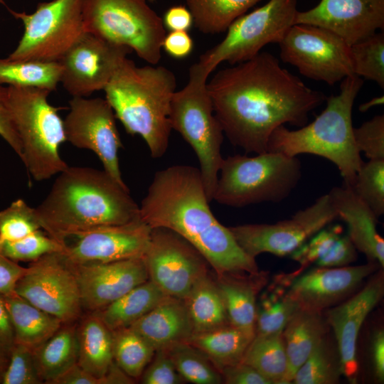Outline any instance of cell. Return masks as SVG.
Listing matches in <instances>:
<instances>
[{
  "mask_svg": "<svg viewBox=\"0 0 384 384\" xmlns=\"http://www.w3.org/2000/svg\"><path fill=\"white\" fill-rule=\"evenodd\" d=\"M213 111L230 142L246 152L267 151L273 131L302 127L327 97L306 86L268 52L218 70L207 82Z\"/></svg>",
  "mask_w": 384,
  "mask_h": 384,
  "instance_id": "cell-1",
  "label": "cell"
},
{
  "mask_svg": "<svg viewBox=\"0 0 384 384\" xmlns=\"http://www.w3.org/2000/svg\"><path fill=\"white\" fill-rule=\"evenodd\" d=\"M199 169L176 165L157 171L139 206L151 228H165L192 245L216 276L259 274L255 258L240 247L229 228L214 216Z\"/></svg>",
  "mask_w": 384,
  "mask_h": 384,
  "instance_id": "cell-2",
  "label": "cell"
},
{
  "mask_svg": "<svg viewBox=\"0 0 384 384\" xmlns=\"http://www.w3.org/2000/svg\"><path fill=\"white\" fill-rule=\"evenodd\" d=\"M58 175L47 196L34 208L41 228L56 240L65 243L92 228L140 218L128 187L105 171L68 166Z\"/></svg>",
  "mask_w": 384,
  "mask_h": 384,
  "instance_id": "cell-3",
  "label": "cell"
},
{
  "mask_svg": "<svg viewBox=\"0 0 384 384\" xmlns=\"http://www.w3.org/2000/svg\"><path fill=\"white\" fill-rule=\"evenodd\" d=\"M176 88V76L166 67H139L127 58L103 90L116 118L127 133L143 138L154 159L162 157L169 146Z\"/></svg>",
  "mask_w": 384,
  "mask_h": 384,
  "instance_id": "cell-4",
  "label": "cell"
},
{
  "mask_svg": "<svg viewBox=\"0 0 384 384\" xmlns=\"http://www.w3.org/2000/svg\"><path fill=\"white\" fill-rule=\"evenodd\" d=\"M363 80L356 75L341 80L336 95L327 97L325 109L309 124L296 130L281 125L272 133L267 151L289 156L314 154L338 168L344 186L351 187L363 163L353 137L352 111Z\"/></svg>",
  "mask_w": 384,
  "mask_h": 384,
  "instance_id": "cell-5",
  "label": "cell"
},
{
  "mask_svg": "<svg viewBox=\"0 0 384 384\" xmlns=\"http://www.w3.org/2000/svg\"><path fill=\"white\" fill-rule=\"evenodd\" d=\"M212 72L201 61L191 65L188 83L172 97L170 121L195 151L206 195L213 200L223 160V131L213 111L207 88Z\"/></svg>",
  "mask_w": 384,
  "mask_h": 384,
  "instance_id": "cell-6",
  "label": "cell"
},
{
  "mask_svg": "<svg viewBox=\"0 0 384 384\" xmlns=\"http://www.w3.org/2000/svg\"><path fill=\"white\" fill-rule=\"evenodd\" d=\"M50 91L7 87V103L22 146L21 160L32 177L45 181L68 166L60 155L66 142L63 120L48 102Z\"/></svg>",
  "mask_w": 384,
  "mask_h": 384,
  "instance_id": "cell-7",
  "label": "cell"
},
{
  "mask_svg": "<svg viewBox=\"0 0 384 384\" xmlns=\"http://www.w3.org/2000/svg\"><path fill=\"white\" fill-rule=\"evenodd\" d=\"M302 178L297 156L267 151L250 157L236 154L223 159L213 200L241 208L283 201Z\"/></svg>",
  "mask_w": 384,
  "mask_h": 384,
  "instance_id": "cell-8",
  "label": "cell"
},
{
  "mask_svg": "<svg viewBox=\"0 0 384 384\" xmlns=\"http://www.w3.org/2000/svg\"><path fill=\"white\" fill-rule=\"evenodd\" d=\"M85 32L127 46L150 65H157L166 36L162 18L146 0H83Z\"/></svg>",
  "mask_w": 384,
  "mask_h": 384,
  "instance_id": "cell-9",
  "label": "cell"
},
{
  "mask_svg": "<svg viewBox=\"0 0 384 384\" xmlns=\"http://www.w3.org/2000/svg\"><path fill=\"white\" fill-rule=\"evenodd\" d=\"M7 10L24 26L13 60L58 62L85 33L82 20L83 0H53L41 2L32 14Z\"/></svg>",
  "mask_w": 384,
  "mask_h": 384,
  "instance_id": "cell-10",
  "label": "cell"
},
{
  "mask_svg": "<svg viewBox=\"0 0 384 384\" xmlns=\"http://www.w3.org/2000/svg\"><path fill=\"white\" fill-rule=\"evenodd\" d=\"M297 0H270L233 21L225 37L202 54L199 61L213 72L223 62L235 65L250 60L270 43H279L295 23Z\"/></svg>",
  "mask_w": 384,
  "mask_h": 384,
  "instance_id": "cell-11",
  "label": "cell"
},
{
  "mask_svg": "<svg viewBox=\"0 0 384 384\" xmlns=\"http://www.w3.org/2000/svg\"><path fill=\"white\" fill-rule=\"evenodd\" d=\"M278 44L281 60L306 78L333 85L354 75L350 46L326 28L295 23Z\"/></svg>",
  "mask_w": 384,
  "mask_h": 384,
  "instance_id": "cell-12",
  "label": "cell"
},
{
  "mask_svg": "<svg viewBox=\"0 0 384 384\" xmlns=\"http://www.w3.org/2000/svg\"><path fill=\"white\" fill-rule=\"evenodd\" d=\"M14 292L63 324L75 321L82 309L73 265L63 252L49 253L31 262Z\"/></svg>",
  "mask_w": 384,
  "mask_h": 384,
  "instance_id": "cell-13",
  "label": "cell"
},
{
  "mask_svg": "<svg viewBox=\"0 0 384 384\" xmlns=\"http://www.w3.org/2000/svg\"><path fill=\"white\" fill-rule=\"evenodd\" d=\"M338 218L329 194L291 218L273 224H245L229 227L240 247L255 258L267 252L278 257L291 255L313 235Z\"/></svg>",
  "mask_w": 384,
  "mask_h": 384,
  "instance_id": "cell-14",
  "label": "cell"
},
{
  "mask_svg": "<svg viewBox=\"0 0 384 384\" xmlns=\"http://www.w3.org/2000/svg\"><path fill=\"white\" fill-rule=\"evenodd\" d=\"M151 280L166 296L183 299L207 274V261L188 241L165 228H151L143 257Z\"/></svg>",
  "mask_w": 384,
  "mask_h": 384,
  "instance_id": "cell-15",
  "label": "cell"
},
{
  "mask_svg": "<svg viewBox=\"0 0 384 384\" xmlns=\"http://www.w3.org/2000/svg\"><path fill=\"white\" fill-rule=\"evenodd\" d=\"M64 122L66 142L93 151L105 171L122 186L119 150L122 147L114 112L106 99L74 97Z\"/></svg>",
  "mask_w": 384,
  "mask_h": 384,
  "instance_id": "cell-16",
  "label": "cell"
},
{
  "mask_svg": "<svg viewBox=\"0 0 384 384\" xmlns=\"http://www.w3.org/2000/svg\"><path fill=\"white\" fill-rule=\"evenodd\" d=\"M132 50L88 32L69 48L58 61L60 82L73 97H87L104 90L127 55Z\"/></svg>",
  "mask_w": 384,
  "mask_h": 384,
  "instance_id": "cell-17",
  "label": "cell"
},
{
  "mask_svg": "<svg viewBox=\"0 0 384 384\" xmlns=\"http://www.w3.org/2000/svg\"><path fill=\"white\" fill-rule=\"evenodd\" d=\"M151 232L140 218L124 224L100 226L71 237L73 242H65L63 252L73 263L143 258Z\"/></svg>",
  "mask_w": 384,
  "mask_h": 384,
  "instance_id": "cell-18",
  "label": "cell"
},
{
  "mask_svg": "<svg viewBox=\"0 0 384 384\" xmlns=\"http://www.w3.org/2000/svg\"><path fill=\"white\" fill-rule=\"evenodd\" d=\"M378 267L369 261L356 266L316 267L294 276L286 292L299 309L321 313L348 298Z\"/></svg>",
  "mask_w": 384,
  "mask_h": 384,
  "instance_id": "cell-19",
  "label": "cell"
},
{
  "mask_svg": "<svg viewBox=\"0 0 384 384\" xmlns=\"http://www.w3.org/2000/svg\"><path fill=\"white\" fill-rule=\"evenodd\" d=\"M383 293V273L380 271L360 291L326 311V321L336 340L342 375L351 383H356L358 374L356 347L360 330Z\"/></svg>",
  "mask_w": 384,
  "mask_h": 384,
  "instance_id": "cell-20",
  "label": "cell"
},
{
  "mask_svg": "<svg viewBox=\"0 0 384 384\" xmlns=\"http://www.w3.org/2000/svg\"><path fill=\"white\" fill-rule=\"evenodd\" d=\"M82 309L99 310L149 279L142 257L73 263Z\"/></svg>",
  "mask_w": 384,
  "mask_h": 384,
  "instance_id": "cell-21",
  "label": "cell"
},
{
  "mask_svg": "<svg viewBox=\"0 0 384 384\" xmlns=\"http://www.w3.org/2000/svg\"><path fill=\"white\" fill-rule=\"evenodd\" d=\"M295 23L326 28L351 46L383 31L384 0H321L309 10L298 11Z\"/></svg>",
  "mask_w": 384,
  "mask_h": 384,
  "instance_id": "cell-22",
  "label": "cell"
},
{
  "mask_svg": "<svg viewBox=\"0 0 384 384\" xmlns=\"http://www.w3.org/2000/svg\"><path fill=\"white\" fill-rule=\"evenodd\" d=\"M328 194L338 218L346 223L348 236L356 250L383 268L384 240L377 231L378 218L349 187L335 186Z\"/></svg>",
  "mask_w": 384,
  "mask_h": 384,
  "instance_id": "cell-23",
  "label": "cell"
},
{
  "mask_svg": "<svg viewBox=\"0 0 384 384\" xmlns=\"http://www.w3.org/2000/svg\"><path fill=\"white\" fill-rule=\"evenodd\" d=\"M155 350L187 342L193 328L184 300L164 296L149 312L129 326Z\"/></svg>",
  "mask_w": 384,
  "mask_h": 384,
  "instance_id": "cell-24",
  "label": "cell"
},
{
  "mask_svg": "<svg viewBox=\"0 0 384 384\" xmlns=\"http://www.w3.org/2000/svg\"><path fill=\"white\" fill-rule=\"evenodd\" d=\"M326 321L321 313L298 309L282 331L288 361L287 381L292 380L308 356L326 336Z\"/></svg>",
  "mask_w": 384,
  "mask_h": 384,
  "instance_id": "cell-25",
  "label": "cell"
},
{
  "mask_svg": "<svg viewBox=\"0 0 384 384\" xmlns=\"http://www.w3.org/2000/svg\"><path fill=\"white\" fill-rule=\"evenodd\" d=\"M76 334L77 363L105 384L104 376L114 363L112 331L93 312L76 326Z\"/></svg>",
  "mask_w": 384,
  "mask_h": 384,
  "instance_id": "cell-26",
  "label": "cell"
},
{
  "mask_svg": "<svg viewBox=\"0 0 384 384\" xmlns=\"http://www.w3.org/2000/svg\"><path fill=\"white\" fill-rule=\"evenodd\" d=\"M2 296L14 329L15 343L33 351L63 324L16 293Z\"/></svg>",
  "mask_w": 384,
  "mask_h": 384,
  "instance_id": "cell-27",
  "label": "cell"
},
{
  "mask_svg": "<svg viewBox=\"0 0 384 384\" xmlns=\"http://www.w3.org/2000/svg\"><path fill=\"white\" fill-rule=\"evenodd\" d=\"M255 336L228 324L212 331L193 334L187 343L203 353L220 371L242 361Z\"/></svg>",
  "mask_w": 384,
  "mask_h": 384,
  "instance_id": "cell-28",
  "label": "cell"
},
{
  "mask_svg": "<svg viewBox=\"0 0 384 384\" xmlns=\"http://www.w3.org/2000/svg\"><path fill=\"white\" fill-rule=\"evenodd\" d=\"M63 324L49 338L34 349L38 374L43 383L53 384L77 363L78 346L76 326Z\"/></svg>",
  "mask_w": 384,
  "mask_h": 384,
  "instance_id": "cell-29",
  "label": "cell"
},
{
  "mask_svg": "<svg viewBox=\"0 0 384 384\" xmlns=\"http://www.w3.org/2000/svg\"><path fill=\"white\" fill-rule=\"evenodd\" d=\"M242 273L217 277L215 282L223 298L230 324L255 335L256 294L261 282Z\"/></svg>",
  "mask_w": 384,
  "mask_h": 384,
  "instance_id": "cell-30",
  "label": "cell"
},
{
  "mask_svg": "<svg viewBox=\"0 0 384 384\" xmlns=\"http://www.w3.org/2000/svg\"><path fill=\"white\" fill-rule=\"evenodd\" d=\"M166 295L151 280L93 311L112 331L131 326Z\"/></svg>",
  "mask_w": 384,
  "mask_h": 384,
  "instance_id": "cell-31",
  "label": "cell"
},
{
  "mask_svg": "<svg viewBox=\"0 0 384 384\" xmlns=\"http://www.w3.org/2000/svg\"><path fill=\"white\" fill-rule=\"evenodd\" d=\"M183 300L193 334L206 332L230 324L215 280L208 274L193 285Z\"/></svg>",
  "mask_w": 384,
  "mask_h": 384,
  "instance_id": "cell-32",
  "label": "cell"
},
{
  "mask_svg": "<svg viewBox=\"0 0 384 384\" xmlns=\"http://www.w3.org/2000/svg\"><path fill=\"white\" fill-rule=\"evenodd\" d=\"M242 362L253 367L272 384L288 383V361L282 332L255 336Z\"/></svg>",
  "mask_w": 384,
  "mask_h": 384,
  "instance_id": "cell-33",
  "label": "cell"
},
{
  "mask_svg": "<svg viewBox=\"0 0 384 384\" xmlns=\"http://www.w3.org/2000/svg\"><path fill=\"white\" fill-rule=\"evenodd\" d=\"M260 0H186L195 26L202 33H223Z\"/></svg>",
  "mask_w": 384,
  "mask_h": 384,
  "instance_id": "cell-34",
  "label": "cell"
},
{
  "mask_svg": "<svg viewBox=\"0 0 384 384\" xmlns=\"http://www.w3.org/2000/svg\"><path fill=\"white\" fill-rule=\"evenodd\" d=\"M59 62L13 60L0 58V85L36 87L52 92L60 82Z\"/></svg>",
  "mask_w": 384,
  "mask_h": 384,
  "instance_id": "cell-35",
  "label": "cell"
},
{
  "mask_svg": "<svg viewBox=\"0 0 384 384\" xmlns=\"http://www.w3.org/2000/svg\"><path fill=\"white\" fill-rule=\"evenodd\" d=\"M113 359L128 376L141 377L156 350L130 327L112 331Z\"/></svg>",
  "mask_w": 384,
  "mask_h": 384,
  "instance_id": "cell-36",
  "label": "cell"
},
{
  "mask_svg": "<svg viewBox=\"0 0 384 384\" xmlns=\"http://www.w3.org/2000/svg\"><path fill=\"white\" fill-rule=\"evenodd\" d=\"M184 381L195 384L222 383L220 371L201 351L187 342L165 348Z\"/></svg>",
  "mask_w": 384,
  "mask_h": 384,
  "instance_id": "cell-37",
  "label": "cell"
},
{
  "mask_svg": "<svg viewBox=\"0 0 384 384\" xmlns=\"http://www.w3.org/2000/svg\"><path fill=\"white\" fill-rule=\"evenodd\" d=\"M341 375L338 353L325 336L296 371L291 383L335 384Z\"/></svg>",
  "mask_w": 384,
  "mask_h": 384,
  "instance_id": "cell-38",
  "label": "cell"
},
{
  "mask_svg": "<svg viewBox=\"0 0 384 384\" xmlns=\"http://www.w3.org/2000/svg\"><path fill=\"white\" fill-rule=\"evenodd\" d=\"M299 309L286 290L277 288L262 294L256 309L255 336H265L282 332L287 322Z\"/></svg>",
  "mask_w": 384,
  "mask_h": 384,
  "instance_id": "cell-39",
  "label": "cell"
},
{
  "mask_svg": "<svg viewBox=\"0 0 384 384\" xmlns=\"http://www.w3.org/2000/svg\"><path fill=\"white\" fill-rule=\"evenodd\" d=\"M354 75L384 88V33H375L350 46Z\"/></svg>",
  "mask_w": 384,
  "mask_h": 384,
  "instance_id": "cell-40",
  "label": "cell"
},
{
  "mask_svg": "<svg viewBox=\"0 0 384 384\" xmlns=\"http://www.w3.org/2000/svg\"><path fill=\"white\" fill-rule=\"evenodd\" d=\"M353 191L379 218L384 214V159H369L358 171Z\"/></svg>",
  "mask_w": 384,
  "mask_h": 384,
  "instance_id": "cell-41",
  "label": "cell"
},
{
  "mask_svg": "<svg viewBox=\"0 0 384 384\" xmlns=\"http://www.w3.org/2000/svg\"><path fill=\"white\" fill-rule=\"evenodd\" d=\"M65 248V243L56 240L41 229L17 241L0 242L1 252L16 262H31L49 253L63 252Z\"/></svg>",
  "mask_w": 384,
  "mask_h": 384,
  "instance_id": "cell-42",
  "label": "cell"
},
{
  "mask_svg": "<svg viewBox=\"0 0 384 384\" xmlns=\"http://www.w3.org/2000/svg\"><path fill=\"white\" fill-rule=\"evenodd\" d=\"M40 229L35 208L22 199L0 211V242L17 241Z\"/></svg>",
  "mask_w": 384,
  "mask_h": 384,
  "instance_id": "cell-43",
  "label": "cell"
},
{
  "mask_svg": "<svg viewBox=\"0 0 384 384\" xmlns=\"http://www.w3.org/2000/svg\"><path fill=\"white\" fill-rule=\"evenodd\" d=\"M1 383H43L38 374L33 350L24 345L15 343Z\"/></svg>",
  "mask_w": 384,
  "mask_h": 384,
  "instance_id": "cell-44",
  "label": "cell"
},
{
  "mask_svg": "<svg viewBox=\"0 0 384 384\" xmlns=\"http://www.w3.org/2000/svg\"><path fill=\"white\" fill-rule=\"evenodd\" d=\"M354 141L360 152L368 159H384V116L376 115L353 127Z\"/></svg>",
  "mask_w": 384,
  "mask_h": 384,
  "instance_id": "cell-45",
  "label": "cell"
},
{
  "mask_svg": "<svg viewBox=\"0 0 384 384\" xmlns=\"http://www.w3.org/2000/svg\"><path fill=\"white\" fill-rule=\"evenodd\" d=\"M342 227L335 225L323 228L295 250L292 257L298 262L301 268L314 263L324 256L341 235Z\"/></svg>",
  "mask_w": 384,
  "mask_h": 384,
  "instance_id": "cell-46",
  "label": "cell"
},
{
  "mask_svg": "<svg viewBox=\"0 0 384 384\" xmlns=\"http://www.w3.org/2000/svg\"><path fill=\"white\" fill-rule=\"evenodd\" d=\"M141 376L144 384H180L184 381L165 348L156 350Z\"/></svg>",
  "mask_w": 384,
  "mask_h": 384,
  "instance_id": "cell-47",
  "label": "cell"
},
{
  "mask_svg": "<svg viewBox=\"0 0 384 384\" xmlns=\"http://www.w3.org/2000/svg\"><path fill=\"white\" fill-rule=\"evenodd\" d=\"M356 248L347 235H341L330 250L315 264L319 267H340L348 265L357 258Z\"/></svg>",
  "mask_w": 384,
  "mask_h": 384,
  "instance_id": "cell-48",
  "label": "cell"
},
{
  "mask_svg": "<svg viewBox=\"0 0 384 384\" xmlns=\"http://www.w3.org/2000/svg\"><path fill=\"white\" fill-rule=\"evenodd\" d=\"M0 136L21 159L22 146L7 103V87L0 85Z\"/></svg>",
  "mask_w": 384,
  "mask_h": 384,
  "instance_id": "cell-49",
  "label": "cell"
},
{
  "mask_svg": "<svg viewBox=\"0 0 384 384\" xmlns=\"http://www.w3.org/2000/svg\"><path fill=\"white\" fill-rule=\"evenodd\" d=\"M220 373L227 384H272L253 367L242 361L223 368Z\"/></svg>",
  "mask_w": 384,
  "mask_h": 384,
  "instance_id": "cell-50",
  "label": "cell"
},
{
  "mask_svg": "<svg viewBox=\"0 0 384 384\" xmlns=\"http://www.w3.org/2000/svg\"><path fill=\"white\" fill-rule=\"evenodd\" d=\"M161 46L168 55L181 59L190 55L193 42L187 31H175L166 34Z\"/></svg>",
  "mask_w": 384,
  "mask_h": 384,
  "instance_id": "cell-51",
  "label": "cell"
},
{
  "mask_svg": "<svg viewBox=\"0 0 384 384\" xmlns=\"http://www.w3.org/2000/svg\"><path fill=\"white\" fill-rule=\"evenodd\" d=\"M26 270V267L9 259L0 251V294H14L16 284Z\"/></svg>",
  "mask_w": 384,
  "mask_h": 384,
  "instance_id": "cell-52",
  "label": "cell"
},
{
  "mask_svg": "<svg viewBox=\"0 0 384 384\" xmlns=\"http://www.w3.org/2000/svg\"><path fill=\"white\" fill-rule=\"evenodd\" d=\"M15 344L14 332L2 294H0V356L9 361Z\"/></svg>",
  "mask_w": 384,
  "mask_h": 384,
  "instance_id": "cell-53",
  "label": "cell"
},
{
  "mask_svg": "<svg viewBox=\"0 0 384 384\" xmlns=\"http://www.w3.org/2000/svg\"><path fill=\"white\" fill-rule=\"evenodd\" d=\"M162 21L164 27L171 31H187L193 23L191 11L181 5L170 7L164 14Z\"/></svg>",
  "mask_w": 384,
  "mask_h": 384,
  "instance_id": "cell-54",
  "label": "cell"
},
{
  "mask_svg": "<svg viewBox=\"0 0 384 384\" xmlns=\"http://www.w3.org/2000/svg\"><path fill=\"white\" fill-rule=\"evenodd\" d=\"M53 384H104L103 380L92 375L78 363L57 378Z\"/></svg>",
  "mask_w": 384,
  "mask_h": 384,
  "instance_id": "cell-55",
  "label": "cell"
},
{
  "mask_svg": "<svg viewBox=\"0 0 384 384\" xmlns=\"http://www.w3.org/2000/svg\"><path fill=\"white\" fill-rule=\"evenodd\" d=\"M372 356L375 376L380 382L384 380V332L378 331L373 339Z\"/></svg>",
  "mask_w": 384,
  "mask_h": 384,
  "instance_id": "cell-56",
  "label": "cell"
},
{
  "mask_svg": "<svg viewBox=\"0 0 384 384\" xmlns=\"http://www.w3.org/2000/svg\"><path fill=\"white\" fill-rule=\"evenodd\" d=\"M383 103V96L375 97V98L372 99L370 101L367 102L366 103L361 105V106L360 107V110L361 112H366V110H368V109H370L373 106L378 105H381Z\"/></svg>",
  "mask_w": 384,
  "mask_h": 384,
  "instance_id": "cell-57",
  "label": "cell"
},
{
  "mask_svg": "<svg viewBox=\"0 0 384 384\" xmlns=\"http://www.w3.org/2000/svg\"><path fill=\"white\" fill-rule=\"evenodd\" d=\"M8 361H9L5 360L4 358L0 356V383H1L4 374L7 368Z\"/></svg>",
  "mask_w": 384,
  "mask_h": 384,
  "instance_id": "cell-58",
  "label": "cell"
},
{
  "mask_svg": "<svg viewBox=\"0 0 384 384\" xmlns=\"http://www.w3.org/2000/svg\"><path fill=\"white\" fill-rule=\"evenodd\" d=\"M148 1H150V2H153V1H154L155 0H148Z\"/></svg>",
  "mask_w": 384,
  "mask_h": 384,
  "instance_id": "cell-59",
  "label": "cell"
}]
</instances>
